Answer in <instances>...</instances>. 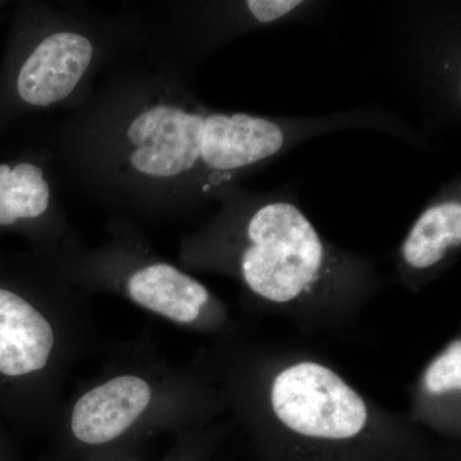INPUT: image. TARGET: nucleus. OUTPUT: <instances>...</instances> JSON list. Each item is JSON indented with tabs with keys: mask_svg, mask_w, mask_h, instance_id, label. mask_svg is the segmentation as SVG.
Masks as SVG:
<instances>
[{
	"mask_svg": "<svg viewBox=\"0 0 461 461\" xmlns=\"http://www.w3.org/2000/svg\"><path fill=\"white\" fill-rule=\"evenodd\" d=\"M0 461H18L16 454L2 433H0Z\"/></svg>",
	"mask_w": 461,
	"mask_h": 461,
	"instance_id": "9d476101",
	"label": "nucleus"
},
{
	"mask_svg": "<svg viewBox=\"0 0 461 461\" xmlns=\"http://www.w3.org/2000/svg\"><path fill=\"white\" fill-rule=\"evenodd\" d=\"M127 294L142 308L182 324L198 320L209 302L204 285L167 263L149 264L133 272Z\"/></svg>",
	"mask_w": 461,
	"mask_h": 461,
	"instance_id": "0eeeda50",
	"label": "nucleus"
},
{
	"mask_svg": "<svg viewBox=\"0 0 461 461\" xmlns=\"http://www.w3.org/2000/svg\"><path fill=\"white\" fill-rule=\"evenodd\" d=\"M94 57L93 42L71 32L51 33L21 67L17 91L35 107H50L74 93Z\"/></svg>",
	"mask_w": 461,
	"mask_h": 461,
	"instance_id": "39448f33",
	"label": "nucleus"
},
{
	"mask_svg": "<svg viewBox=\"0 0 461 461\" xmlns=\"http://www.w3.org/2000/svg\"><path fill=\"white\" fill-rule=\"evenodd\" d=\"M461 244L460 180L451 181L430 200L402 247V263L414 272H429Z\"/></svg>",
	"mask_w": 461,
	"mask_h": 461,
	"instance_id": "423d86ee",
	"label": "nucleus"
},
{
	"mask_svg": "<svg viewBox=\"0 0 461 461\" xmlns=\"http://www.w3.org/2000/svg\"><path fill=\"white\" fill-rule=\"evenodd\" d=\"M230 202L241 222L240 273L258 296L294 302L338 271L339 263L294 200L281 193H239Z\"/></svg>",
	"mask_w": 461,
	"mask_h": 461,
	"instance_id": "f03ea898",
	"label": "nucleus"
},
{
	"mask_svg": "<svg viewBox=\"0 0 461 461\" xmlns=\"http://www.w3.org/2000/svg\"><path fill=\"white\" fill-rule=\"evenodd\" d=\"M150 384L123 375L91 388L75 403L71 433L83 448H102L126 435L151 402Z\"/></svg>",
	"mask_w": 461,
	"mask_h": 461,
	"instance_id": "20e7f679",
	"label": "nucleus"
},
{
	"mask_svg": "<svg viewBox=\"0 0 461 461\" xmlns=\"http://www.w3.org/2000/svg\"><path fill=\"white\" fill-rule=\"evenodd\" d=\"M272 409L296 436L326 444H341L362 435L368 411L362 397L321 364L288 366L276 377Z\"/></svg>",
	"mask_w": 461,
	"mask_h": 461,
	"instance_id": "7ed1b4c3",
	"label": "nucleus"
},
{
	"mask_svg": "<svg viewBox=\"0 0 461 461\" xmlns=\"http://www.w3.org/2000/svg\"><path fill=\"white\" fill-rule=\"evenodd\" d=\"M50 203V187L41 167L0 165V226L41 217Z\"/></svg>",
	"mask_w": 461,
	"mask_h": 461,
	"instance_id": "6e6552de",
	"label": "nucleus"
},
{
	"mask_svg": "<svg viewBox=\"0 0 461 461\" xmlns=\"http://www.w3.org/2000/svg\"><path fill=\"white\" fill-rule=\"evenodd\" d=\"M126 139L136 172L171 182L222 184L266 165L272 150L271 127L263 115L205 111L186 102L140 112Z\"/></svg>",
	"mask_w": 461,
	"mask_h": 461,
	"instance_id": "f257e3e1",
	"label": "nucleus"
},
{
	"mask_svg": "<svg viewBox=\"0 0 461 461\" xmlns=\"http://www.w3.org/2000/svg\"><path fill=\"white\" fill-rule=\"evenodd\" d=\"M424 386L433 395H442L461 388L460 339L448 346L447 350L436 357L424 375Z\"/></svg>",
	"mask_w": 461,
	"mask_h": 461,
	"instance_id": "1a4fd4ad",
	"label": "nucleus"
}]
</instances>
